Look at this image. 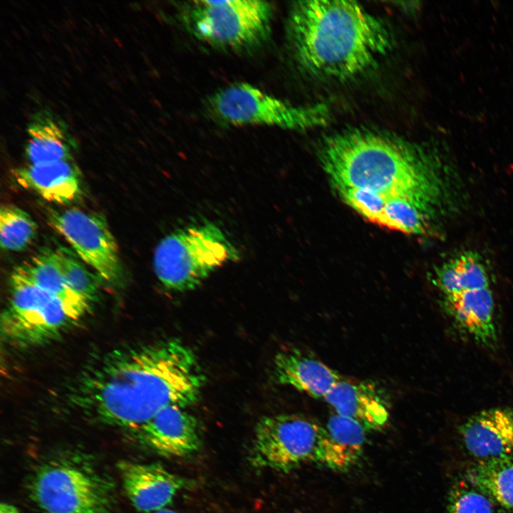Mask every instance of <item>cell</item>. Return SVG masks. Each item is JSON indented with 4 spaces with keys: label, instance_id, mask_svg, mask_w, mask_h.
<instances>
[{
    "label": "cell",
    "instance_id": "cell-1",
    "mask_svg": "<svg viewBox=\"0 0 513 513\" xmlns=\"http://www.w3.org/2000/svg\"><path fill=\"white\" fill-rule=\"evenodd\" d=\"M204 381L193 351L170 338L109 353L77 378L68 400L103 423L137 430L166 406L194 404Z\"/></svg>",
    "mask_w": 513,
    "mask_h": 513
},
{
    "label": "cell",
    "instance_id": "cell-2",
    "mask_svg": "<svg viewBox=\"0 0 513 513\" xmlns=\"http://www.w3.org/2000/svg\"><path fill=\"white\" fill-rule=\"evenodd\" d=\"M322 165L336 190L357 189L386 201L409 198L452 217L460 203L452 170L420 147L375 132L354 130L326 138L320 150Z\"/></svg>",
    "mask_w": 513,
    "mask_h": 513
},
{
    "label": "cell",
    "instance_id": "cell-3",
    "mask_svg": "<svg viewBox=\"0 0 513 513\" xmlns=\"http://www.w3.org/2000/svg\"><path fill=\"white\" fill-rule=\"evenodd\" d=\"M289 36L298 62L314 76L335 81L369 68L391 46L382 21L353 1H299Z\"/></svg>",
    "mask_w": 513,
    "mask_h": 513
},
{
    "label": "cell",
    "instance_id": "cell-4",
    "mask_svg": "<svg viewBox=\"0 0 513 513\" xmlns=\"http://www.w3.org/2000/svg\"><path fill=\"white\" fill-rule=\"evenodd\" d=\"M256 468L289 472L306 464L345 471L353 464L331 439L326 427L298 414L261 418L255 427L249 453Z\"/></svg>",
    "mask_w": 513,
    "mask_h": 513
},
{
    "label": "cell",
    "instance_id": "cell-5",
    "mask_svg": "<svg viewBox=\"0 0 513 513\" xmlns=\"http://www.w3.org/2000/svg\"><path fill=\"white\" fill-rule=\"evenodd\" d=\"M239 258L238 249L223 230L203 222L162 238L155 249L153 269L165 288L183 292L196 289L218 268Z\"/></svg>",
    "mask_w": 513,
    "mask_h": 513
},
{
    "label": "cell",
    "instance_id": "cell-6",
    "mask_svg": "<svg viewBox=\"0 0 513 513\" xmlns=\"http://www.w3.org/2000/svg\"><path fill=\"white\" fill-rule=\"evenodd\" d=\"M273 6L259 0L192 1L182 13L185 25L200 41L216 48L246 51L271 33Z\"/></svg>",
    "mask_w": 513,
    "mask_h": 513
},
{
    "label": "cell",
    "instance_id": "cell-7",
    "mask_svg": "<svg viewBox=\"0 0 513 513\" xmlns=\"http://www.w3.org/2000/svg\"><path fill=\"white\" fill-rule=\"evenodd\" d=\"M30 496L44 513H111L113 487L109 480L86 465L53 461L33 476Z\"/></svg>",
    "mask_w": 513,
    "mask_h": 513
},
{
    "label": "cell",
    "instance_id": "cell-8",
    "mask_svg": "<svg viewBox=\"0 0 513 513\" xmlns=\"http://www.w3.org/2000/svg\"><path fill=\"white\" fill-rule=\"evenodd\" d=\"M10 298L1 315L5 338L19 346L40 344L57 336L79 320L83 311L38 287L14 269Z\"/></svg>",
    "mask_w": 513,
    "mask_h": 513
},
{
    "label": "cell",
    "instance_id": "cell-9",
    "mask_svg": "<svg viewBox=\"0 0 513 513\" xmlns=\"http://www.w3.org/2000/svg\"><path fill=\"white\" fill-rule=\"evenodd\" d=\"M211 113L233 126H266L306 130L324 125L329 111L323 104L295 106L247 83H238L214 93Z\"/></svg>",
    "mask_w": 513,
    "mask_h": 513
},
{
    "label": "cell",
    "instance_id": "cell-10",
    "mask_svg": "<svg viewBox=\"0 0 513 513\" xmlns=\"http://www.w3.org/2000/svg\"><path fill=\"white\" fill-rule=\"evenodd\" d=\"M46 218L48 224L63 237L78 258L100 279L113 286L123 284L125 270L118 247L102 214L76 208H51L47 210Z\"/></svg>",
    "mask_w": 513,
    "mask_h": 513
},
{
    "label": "cell",
    "instance_id": "cell-11",
    "mask_svg": "<svg viewBox=\"0 0 513 513\" xmlns=\"http://www.w3.org/2000/svg\"><path fill=\"white\" fill-rule=\"evenodd\" d=\"M124 491L133 506L143 513L156 512L192 484L159 463L120 461L118 464Z\"/></svg>",
    "mask_w": 513,
    "mask_h": 513
},
{
    "label": "cell",
    "instance_id": "cell-12",
    "mask_svg": "<svg viewBox=\"0 0 513 513\" xmlns=\"http://www.w3.org/2000/svg\"><path fill=\"white\" fill-rule=\"evenodd\" d=\"M186 408L170 405L137 429L142 444L167 457H185L200 448L202 437L196 418Z\"/></svg>",
    "mask_w": 513,
    "mask_h": 513
},
{
    "label": "cell",
    "instance_id": "cell-13",
    "mask_svg": "<svg viewBox=\"0 0 513 513\" xmlns=\"http://www.w3.org/2000/svg\"><path fill=\"white\" fill-rule=\"evenodd\" d=\"M468 452L479 461L513 460V410L494 408L477 413L460 427Z\"/></svg>",
    "mask_w": 513,
    "mask_h": 513
},
{
    "label": "cell",
    "instance_id": "cell-14",
    "mask_svg": "<svg viewBox=\"0 0 513 513\" xmlns=\"http://www.w3.org/2000/svg\"><path fill=\"white\" fill-rule=\"evenodd\" d=\"M323 400L335 413L353 419L368 431L380 429L389 418L383 395L370 382L342 377Z\"/></svg>",
    "mask_w": 513,
    "mask_h": 513
},
{
    "label": "cell",
    "instance_id": "cell-15",
    "mask_svg": "<svg viewBox=\"0 0 513 513\" xmlns=\"http://www.w3.org/2000/svg\"><path fill=\"white\" fill-rule=\"evenodd\" d=\"M11 173L21 187L51 202L69 204L83 193L81 172L73 160L28 164L13 170Z\"/></svg>",
    "mask_w": 513,
    "mask_h": 513
},
{
    "label": "cell",
    "instance_id": "cell-16",
    "mask_svg": "<svg viewBox=\"0 0 513 513\" xmlns=\"http://www.w3.org/2000/svg\"><path fill=\"white\" fill-rule=\"evenodd\" d=\"M441 303L455 324L476 342L486 347L494 345V301L489 288L466 289L444 296Z\"/></svg>",
    "mask_w": 513,
    "mask_h": 513
},
{
    "label": "cell",
    "instance_id": "cell-17",
    "mask_svg": "<svg viewBox=\"0 0 513 513\" xmlns=\"http://www.w3.org/2000/svg\"><path fill=\"white\" fill-rule=\"evenodd\" d=\"M276 381L314 398L324 399L342 376L321 361L299 350H284L274 360Z\"/></svg>",
    "mask_w": 513,
    "mask_h": 513
},
{
    "label": "cell",
    "instance_id": "cell-18",
    "mask_svg": "<svg viewBox=\"0 0 513 513\" xmlns=\"http://www.w3.org/2000/svg\"><path fill=\"white\" fill-rule=\"evenodd\" d=\"M25 155L29 164L73 160L74 142L61 123L37 113L27 128Z\"/></svg>",
    "mask_w": 513,
    "mask_h": 513
},
{
    "label": "cell",
    "instance_id": "cell-19",
    "mask_svg": "<svg viewBox=\"0 0 513 513\" xmlns=\"http://www.w3.org/2000/svg\"><path fill=\"white\" fill-rule=\"evenodd\" d=\"M28 281L86 313L90 302L73 291L56 268L51 250L45 249L15 269Z\"/></svg>",
    "mask_w": 513,
    "mask_h": 513
},
{
    "label": "cell",
    "instance_id": "cell-20",
    "mask_svg": "<svg viewBox=\"0 0 513 513\" xmlns=\"http://www.w3.org/2000/svg\"><path fill=\"white\" fill-rule=\"evenodd\" d=\"M470 484L513 512V460L478 461L467 472Z\"/></svg>",
    "mask_w": 513,
    "mask_h": 513
},
{
    "label": "cell",
    "instance_id": "cell-21",
    "mask_svg": "<svg viewBox=\"0 0 513 513\" xmlns=\"http://www.w3.org/2000/svg\"><path fill=\"white\" fill-rule=\"evenodd\" d=\"M38 226L30 214L14 205L0 209V244L2 249L20 252L35 239Z\"/></svg>",
    "mask_w": 513,
    "mask_h": 513
},
{
    "label": "cell",
    "instance_id": "cell-22",
    "mask_svg": "<svg viewBox=\"0 0 513 513\" xmlns=\"http://www.w3.org/2000/svg\"><path fill=\"white\" fill-rule=\"evenodd\" d=\"M51 258L69 287L90 303L99 294L100 277L91 273L84 264L65 247L51 250Z\"/></svg>",
    "mask_w": 513,
    "mask_h": 513
},
{
    "label": "cell",
    "instance_id": "cell-23",
    "mask_svg": "<svg viewBox=\"0 0 513 513\" xmlns=\"http://www.w3.org/2000/svg\"><path fill=\"white\" fill-rule=\"evenodd\" d=\"M326 429L331 439L354 464L363 452L368 431L353 419L336 413L328 418Z\"/></svg>",
    "mask_w": 513,
    "mask_h": 513
},
{
    "label": "cell",
    "instance_id": "cell-24",
    "mask_svg": "<svg viewBox=\"0 0 513 513\" xmlns=\"http://www.w3.org/2000/svg\"><path fill=\"white\" fill-rule=\"evenodd\" d=\"M490 499L472 484L456 483L448 495L447 513H492Z\"/></svg>",
    "mask_w": 513,
    "mask_h": 513
},
{
    "label": "cell",
    "instance_id": "cell-25",
    "mask_svg": "<svg viewBox=\"0 0 513 513\" xmlns=\"http://www.w3.org/2000/svg\"><path fill=\"white\" fill-rule=\"evenodd\" d=\"M463 290L489 288V276L480 255L465 251L453 258Z\"/></svg>",
    "mask_w": 513,
    "mask_h": 513
},
{
    "label": "cell",
    "instance_id": "cell-26",
    "mask_svg": "<svg viewBox=\"0 0 513 513\" xmlns=\"http://www.w3.org/2000/svg\"><path fill=\"white\" fill-rule=\"evenodd\" d=\"M435 282L444 296L463 291L453 258L435 269Z\"/></svg>",
    "mask_w": 513,
    "mask_h": 513
},
{
    "label": "cell",
    "instance_id": "cell-27",
    "mask_svg": "<svg viewBox=\"0 0 513 513\" xmlns=\"http://www.w3.org/2000/svg\"><path fill=\"white\" fill-rule=\"evenodd\" d=\"M0 513H21V512L14 505L2 502L0 505Z\"/></svg>",
    "mask_w": 513,
    "mask_h": 513
},
{
    "label": "cell",
    "instance_id": "cell-28",
    "mask_svg": "<svg viewBox=\"0 0 513 513\" xmlns=\"http://www.w3.org/2000/svg\"><path fill=\"white\" fill-rule=\"evenodd\" d=\"M155 513H182V512H177V511H174V510H172V509H165H165H161V510H159V511H157V512H155Z\"/></svg>",
    "mask_w": 513,
    "mask_h": 513
}]
</instances>
